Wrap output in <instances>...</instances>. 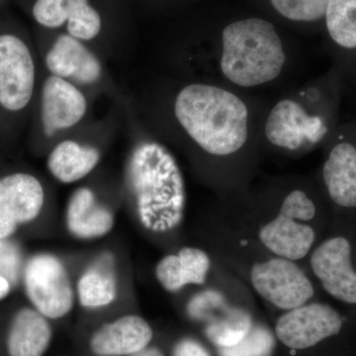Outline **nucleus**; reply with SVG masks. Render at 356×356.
I'll list each match as a JSON object with an SVG mask.
<instances>
[{
    "instance_id": "dca6fc26",
    "label": "nucleus",
    "mask_w": 356,
    "mask_h": 356,
    "mask_svg": "<svg viewBox=\"0 0 356 356\" xmlns=\"http://www.w3.org/2000/svg\"><path fill=\"white\" fill-rule=\"evenodd\" d=\"M65 225L79 240H95L108 235L114 228L112 211L98 200L95 192L81 187L72 194L65 211Z\"/></svg>"
},
{
    "instance_id": "6e6552de",
    "label": "nucleus",
    "mask_w": 356,
    "mask_h": 356,
    "mask_svg": "<svg viewBox=\"0 0 356 356\" xmlns=\"http://www.w3.org/2000/svg\"><path fill=\"white\" fill-rule=\"evenodd\" d=\"M35 84L31 53L14 35L0 36V104L10 111L27 106Z\"/></svg>"
},
{
    "instance_id": "39448f33",
    "label": "nucleus",
    "mask_w": 356,
    "mask_h": 356,
    "mask_svg": "<svg viewBox=\"0 0 356 356\" xmlns=\"http://www.w3.org/2000/svg\"><path fill=\"white\" fill-rule=\"evenodd\" d=\"M23 280L28 298L44 317L64 318L74 308V285L64 262L56 255L32 257L26 264Z\"/></svg>"
},
{
    "instance_id": "4468645a",
    "label": "nucleus",
    "mask_w": 356,
    "mask_h": 356,
    "mask_svg": "<svg viewBox=\"0 0 356 356\" xmlns=\"http://www.w3.org/2000/svg\"><path fill=\"white\" fill-rule=\"evenodd\" d=\"M153 336V330L145 318L123 316L95 331L90 348L97 356H130L147 348Z\"/></svg>"
},
{
    "instance_id": "a211bd4d",
    "label": "nucleus",
    "mask_w": 356,
    "mask_h": 356,
    "mask_svg": "<svg viewBox=\"0 0 356 356\" xmlns=\"http://www.w3.org/2000/svg\"><path fill=\"white\" fill-rule=\"evenodd\" d=\"M209 269L210 259L205 252L186 247L163 257L156 267V276L166 291L177 292L187 285L204 284Z\"/></svg>"
},
{
    "instance_id": "412c9836",
    "label": "nucleus",
    "mask_w": 356,
    "mask_h": 356,
    "mask_svg": "<svg viewBox=\"0 0 356 356\" xmlns=\"http://www.w3.org/2000/svg\"><path fill=\"white\" fill-rule=\"evenodd\" d=\"M99 161L100 153L95 147L64 140L51 151L48 168L62 184H74L92 172Z\"/></svg>"
},
{
    "instance_id": "bb28decb",
    "label": "nucleus",
    "mask_w": 356,
    "mask_h": 356,
    "mask_svg": "<svg viewBox=\"0 0 356 356\" xmlns=\"http://www.w3.org/2000/svg\"><path fill=\"white\" fill-rule=\"evenodd\" d=\"M172 356H211V355L202 343L187 337L175 344Z\"/></svg>"
},
{
    "instance_id": "423d86ee",
    "label": "nucleus",
    "mask_w": 356,
    "mask_h": 356,
    "mask_svg": "<svg viewBox=\"0 0 356 356\" xmlns=\"http://www.w3.org/2000/svg\"><path fill=\"white\" fill-rule=\"evenodd\" d=\"M250 280L261 297L282 310L305 305L314 296L309 278L294 261L283 257L255 264Z\"/></svg>"
},
{
    "instance_id": "c85d7f7f",
    "label": "nucleus",
    "mask_w": 356,
    "mask_h": 356,
    "mask_svg": "<svg viewBox=\"0 0 356 356\" xmlns=\"http://www.w3.org/2000/svg\"><path fill=\"white\" fill-rule=\"evenodd\" d=\"M130 356H165L163 355V351L159 350L158 348H147L144 350L139 351V353H134Z\"/></svg>"
},
{
    "instance_id": "cd10ccee",
    "label": "nucleus",
    "mask_w": 356,
    "mask_h": 356,
    "mask_svg": "<svg viewBox=\"0 0 356 356\" xmlns=\"http://www.w3.org/2000/svg\"><path fill=\"white\" fill-rule=\"evenodd\" d=\"M10 289L11 283L4 276L0 275V300L8 296Z\"/></svg>"
},
{
    "instance_id": "393cba45",
    "label": "nucleus",
    "mask_w": 356,
    "mask_h": 356,
    "mask_svg": "<svg viewBox=\"0 0 356 356\" xmlns=\"http://www.w3.org/2000/svg\"><path fill=\"white\" fill-rule=\"evenodd\" d=\"M276 10L287 19L315 21L325 16L329 0H271Z\"/></svg>"
},
{
    "instance_id": "4be33fe9",
    "label": "nucleus",
    "mask_w": 356,
    "mask_h": 356,
    "mask_svg": "<svg viewBox=\"0 0 356 356\" xmlns=\"http://www.w3.org/2000/svg\"><path fill=\"white\" fill-rule=\"evenodd\" d=\"M325 18L327 31L337 44L356 48V0H329Z\"/></svg>"
},
{
    "instance_id": "2eb2a0df",
    "label": "nucleus",
    "mask_w": 356,
    "mask_h": 356,
    "mask_svg": "<svg viewBox=\"0 0 356 356\" xmlns=\"http://www.w3.org/2000/svg\"><path fill=\"white\" fill-rule=\"evenodd\" d=\"M46 65L53 76L92 84L102 76V65L79 39L60 35L47 54Z\"/></svg>"
},
{
    "instance_id": "f3484780",
    "label": "nucleus",
    "mask_w": 356,
    "mask_h": 356,
    "mask_svg": "<svg viewBox=\"0 0 356 356\" xmlns=\"http://www.w3.org/2000/svg\"><path fill=\"white\" fill-rule=\"evenodd\" d=\"M118 290L116 261L111 252L98 255L77 281V298L84 308L109 306L116 300Z\"/></svg>"
},
{
    "instance_id": "f03ea898",
    "label": "nucleus",
    "mask_w": 356,
    "mask_h": 356,
    "mask_svg": "<svg viewBox=\"0 0 356 356\" xmlns=\"http://www.w3.org/2000/svg\"><path fill=\"white\" fill-rule=\"evenodd\" d=\"M177 121L206 153L229 156L248 140V111L241 98L208 84L186 86L175 104Z\"/></svg>"
},
{
    "instance_id": "f8f14e48",
    "label": "nucleus",
    "mask_w": 356,
    "mask_h": 356,
    "mask_svg": "<svg viewBox=\"0 0 356 356\" xmlns=\"http://www.w3.org/2000/svg\"><path fill=\"white\" fill-rule=\"evenodd\" d=\"M88 108L86 97L67 79L51 76L42 91V123L44 132L53 137L58 131L74 127Z\"/></svg>"
},
{
    "instance_id": "20e7f679",
    "label": "nucleus",
    "mask_w": 356,
    "mask_h": 356,
    "mask_svg": "<svg viewBox=\"0 0 356 356\" xmlns=\"http://www.w3.org/2000/svg\"><path fill=\"white\" fill-rule=\"evenodd\" d=\"M315 215V204L305 192H290L281 205L278 216L262 227L259 238L266 248L278 257L299 261L311 250L315 232L297 220L310 221Z\"/></svg>"
},
{
    "instance_id": "0eeeda50",
    "label": "nucleus",
    "mask_w": 356,
    "mask_h": 356,
    "mask_svg": "<svg viewBox=\"0 0 356 356\" xmlns=\"http://www.w3.org/2000/svg\"><path fill=\"white\" fill-rule=\"evenodd\" d=\"M343 327V318L334 308L314 303L284 314L276 323L275 334L287 348L302 350L339 336Z\"/></svg>"
},
{
    "instance_id": "f257e3e1",
    "label": "nucleus",
    "mask_w": 356,
    "mask_h": 356,
    "mask_svg": "<svg viewBox=\"0 0 356 356\" xmlns=\"http://www.w3.org/2000/svg\"><path fill=\"white\" fill-rule=\"evenodd\" d=\"M126 184L143 228L165 234L179 226L186 203L184 180L166 147L154 142L136 147L126 166Z\"/></svg>"
},
{
    "instance_id": "a878e982",
    "label": "nucleus",
    "mask_w": 356,
    "mask_h": 356,
    "mask_svg": "<svg viewBox=\"0 0 356 356\" xmlns=\"http://www.w3.org/2000/svg\"><path fill=\"white\" fill-rule=\"evenodd\" d=\"M22 268V254L19 247L8 238H0V275L11 284H16Z\"/></svg>"
},
{
    "instance_id": "9b49d317",
    "label": "nucleus",
    "mask_w": 356,
    "mask_h": 356,
    "mask_svg": "<svg viewBox=\"0 0 356 356\" xmlns=\"http://www.w3.org/2000/svg\"><path fill=\"white\" fill-rule=\"evenodd\" d=\"M314 273L331 296L356 304V273L351 264V245L343 236L325 241L311 257Z\"/></svg>"
},
{
    "instance_id": "1a4fd4ad",
    "label": "nucleus",
    "mask_w": 356,
    "mask_h": 356,
    "mask_svg": "<svg viewBox=\"0 0 356 356\" xmlns=\"http://www.w3.org/2000/svg\"><path fill=\"white\" fill-rule=\"evenodd\" d=\"M43 185L28 173L0 178V238H8L21 225L36 219L43 209Z\"/></svg>"
},
{
    "instance_id": "5701e85b",
    "label": "nucleus",
    "mask_w": 356,
    "mask_h": 356,
    "mask_svg": "<svg viewBox=\"0 0 356 356\" xmlns=\"http://www.w3.org/2000/svg\"><path fill=\"white\" fill-rule=\"evenodd\" d=\"M252 318L245 312L232 309L208 325L206 334L219 348L235 346L252 330Z\"/></svg>"
},
{
    "instance_id": "aec40b11",
    "label": "nucleus",
    "mask_w": 356,
    "mask_h": 356,
    "mask_svg": "<svg viewBox=\"0 0 356 356\" xmlns=\"http://www.w3.org/2000/svg\"><path fill=\"white\" fill-rule=\"evenodd\" d=\"M332 200L341 207H356V149L341 143L332 149L323 170Z\"/></svg>"
},
{
    "instance_id": "7ed1b4c3",
    "label": "nucleus",
    "mask_w": 356,
    "mask_h": 356,
    "mask_svg": "<svg viewBox=\"0 0 356 356\" xmlns=\"http://www.w3.org/2000/svg\"><path fill=\"white\" fill-rule=\"evenodd\" d=\"M220 67L222 74L243 88L277 79L286 56L270 22L259 18L236 21L225 28Z\"/></svg>"
},
{
    "instance_id": "ddd939ff",
    "label": "nucleus",
    "mask_w": 356,
    "mask_h": 356,
    "mask_svg": "<svg viewBox=\"0 0 356 356\" xmlns=\"http://www.w3.org/2000/svg\"><path fill=\"white\" fill-rule=\"evenodd\" d=\"M32 11L44 27L58 28L67 22L70 36L79 40L95 39L102 30L99 13L88 0H36Z\"/></svg>"
},
{
    "instance_id": "6ab92c4d",
    "label": "nucleus",
    "mask_w": 356,
    "mask_h": 356,
    "mask_svg": "<svg viewBox=\"0 0 356 356\" xmlns=\"http://www.w3.org/2000/svg\"><path fill=\"white\" fill-rule=\"evenodd\" d=\"M53 331L48 318L36 309L23 308L14 316L7 350L10 356H43L50 346Z\"/></svg>"
},
{
    "instance_id": "b1692460",
    "label": "nucleus",
    "mask_w": 356,
    "mask_h": 356,
    "mask_svg": "<svg viewBox=\"0 0 356 356\" xmlns=\"http://www.w3.org/2000/svg\"><path fill=\"white\" fill-rule=\"evenodd\" d=\"M274 339L262 327H252L247 336L235 346L219 348L220 356H267L273 350Z\"/></svg>"
},
{
    "instance_id": "9d476101",
    "label": "nucleus",
    "mask_w": 356,
    "mask_h": 356,
    "mask_svg": "<svg viewBox=\"0 0 356 356\" xmlns=\"http://www.w3.org/2000/svg\"><path fill=\"white\" fill-rule=\"evenodd\" d=\"M327 130L320 117L307 113L299 103L289 99L278 102L266 123L267 140L274 146L287 149L316 144Z\"/></svg>"
}]
</instances>
